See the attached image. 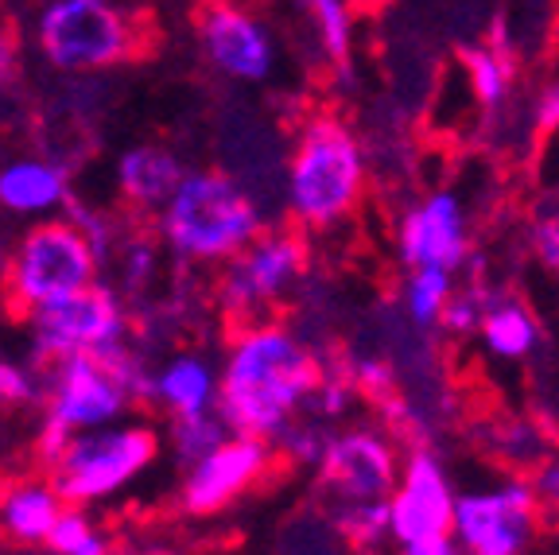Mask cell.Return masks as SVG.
Segmentation results:
<instances>
[{
	"label": "cell",
	"instance_id": "4316f807",
	"mask_svg": "<svg viewBox=\"0 0 559 555\" xmlns=\"http://www.w3.org/2000/svg\"><path fill=\"white\" fill-rule=\"evenodd\" d=\"M44 547L51 555H114L109 532H105L82 505H67V509H62V517L55 521Z\"/></svg>",
	"mask_w": 559,
	"mask_h": 555
},
{
	"label": "cell",
	"instance_id": "1f68e13d",
	"mask_svg": "<svg viewBox=\"0 0 559 555\" xmlns=\"http://www.w3.org/2000/svg\"><path fill=\"white\" fill-rule=\"evenodd\" d=\"M528 482H533V494L544 509V521H559V459H544L528 470Z\"/></svg>",
	"mask_w": 559,
	"mask_h": 555
},
{
	"label": "cell",
	"instance_id": "44dd1931",
	"mask_svg": "<svg viewBox=\"0 0 559 555\" xmlns=\"http://www.w3.org/2000/svg\"><path fill=\"white\" fill-rule=\"evenodd\" d=\"M272 555H358V552L334 529L323 501H314V505H299L296 512H288V521H280Z\"/></svg>",
	"mask_w": 559,
	"mask_h": 555
},
{
	"label": "cell",
	"instance_id": "7a4b0ae2",
	"mask_svg": "<svg viewBox=\"0 0 559 555\" xmlns=\"http://www.w3.org/2000/svg\"><path fill=\"white\" fill-rule=\"evenodd\" d=\"M369 191V156L354 125L311 114L296 129L284 164V210L299 234H334L358 214Z\"/></svg>",
	"mask_w": 559,
	"mask_h": 555
},
{
	"label": "cell",
	"instance_id": "f1b7e54d",
	"mask_svg": "<svg viewBox=\"0 0 559 555\" xmlns=\"http://www.w3.org/2000/svg\"><path fill=\"white\" fill-rule=\"evenodd\" d=\"M44 404V365L0 357V412H32Z\"/></svg>",
	"mask_w": 559,
	"mask_h": 555
},
{
	"label": "cell",
	"instance_id": "d590c367",
	"mask_svg": "<svg viewBox=\"0 0 559 555\" xmlns=\"http://www.w3.org/2000/svg\"><path fill=\"white\" fill-rule=\"evenodd\" d=\"M551 420H556V432H559V389H556V397H551Z\"/></svg>",
	"mask_w": 559,
	"mask_h": 555
},
{
	"label": "cell",
	"instance_id": "484cf974",
	"mask_svg": "<svg viewBox=\"0 0 559 555\" xmlns=\"http://www.w3.org/2000/svg\"><path fill=\"white\" fill-rule=\"evenodd\" d=\"M466 79H471V94L481 109H498L509 97V82H513V59L509 51L498 47H471L463 51Z\"/></svg>",
	"mask_w": 559,
	"mask_h": 555
},
{
	"label": "cell",
	"instance_id": "603a6c76",
	"mask_svg": "<svg viewBox=\"0 0 559 555\" xmlns=\"http://www.w3.org/2000/svg\"><path fill=\"white\" fill-rule=\"evenodd\" d=\"M296 4L311 20L331 67L349 74L354 70V12H349L346 0H296Z\"/></svg>",
	"mask_w": 559,
	"mask_h": 555
},
{
	"label": "cell",
	"instance_id": "2e32d148",
	"mask_svg": "<svg viewBox=\"0 0 559 555\" xmlns=\"http://www.w3.org/2000/svg\"><path fill=\"white\" fill-rule=\"evenodd\" d=\"M144 404L164 412L167 420L210 412L218 404V362L199 350H175L164 362L148 365Z\"/></svg>",
	"mask_w": 559,
	"mask_h": 555
},
{
	"label": "cell",
	"instance_id": "5b68a950",
	"mask_svg": "<svg viewBox=\"0 0 559 555\" xmlns=\"http://www.w3.org/2000/svg\"><path fill=\"white\" fill-rule=\"evenodd\" d=\"M102 264L105 257L97 241L70 210L27 222L4 252V269H0L4 307L24 319L35 307L94 284L102 276Z\"/></svg>",
	"mask_w": 559,
	"mask_h": 555
},
{
	"label": "cell",
	"instance_id": "52a82bcc",
	"mask_svg": "<svg viewBox=\"0 0 559 555\" xmlns=\"http://www.w3.org/2000/svg\"><path fill=\"white\" fill-rule=\"evenodd\" d=\"M164 451V435L148 420H117L94 432L70 435L55 459L44 467L67 505H97L129 489L136 477L156 467Z\"/></svg>",
	"mask_w": 559,
	"mask_h": 555
},
{
	"label": "cell",
	"instance_id": "d6a6232c",
	"mask_svg": "<svg viewBox=\"0 0 559 555\" xmlns=\"http://www.w3.org/2000/svg\"><path fill=\"white\" fill-rule=\"evenodd\" d=\"M533 121H536V129H540V132H556L559 129V79L548 82V86L536 94Z\"/></svg>",
	"mask_w": 559,
	"mask_h": 555
},
{
	"label": "cell",
	"instance_id": "7402d4cb",
	"mask_svg": "<svg viewBox=\"0 0 559 555\" xmlns=\"http://www.w3.org/2000/svg\"><path fill=\"white\" fill-rule=\"evenodd\" d=\"M486 451L493 462L509 467L513 474H528L536 462L548 459V432H544L536 420L524 416H501L493 420V427L486 432Z\"/></svg>",
	"mask_w": 559,
	"mask_h": 555
},
{
	"label": "cell",
	"instance_id": "e0dca14e",
	"mask_svg": "<svg viewBox=\"0 0 559 555\" xmlns=\"http://www.w3.org/2000/svg\"><path fill=\"white\" fill-rule=\"evenodd\" d=\"M62 509H67V497L44 470L0 477V540L4 544L44 547Z\"/></svg>",
	"mask_w": 559,
	"mask_h": 555
},
{
	"label": "cell",
	"instance_id": "ffe728a7",
	"mask_svg": "<svg viewBox=\"0 0 559 555\" xmlns=\"http://www.w3.org/2000/svg\"><path fill=\"white\" fill-rule=\"evenodd\" d=\"M478 339L493 362L521 365V362H533V357L540 354L544 327L521 295L506 292V287H493L486 299V311H481V322H478Z\"/></svg>",
	"mask_w": 559,
	"mask_h": 555
},
{
	"label": "cell",
	"instance_id": "9c48e42d",
	"mask_svg": "<svg viewBox=\"0 0 559 555\" xmlns=\"http://www.w3.org/2000/svg\"><path fill=\"white\" fill-rule=\"evenodd\" d=\"M27 346L35 365H51L74 354H109L132 342V315L121 292L102 280L62 295L55 304L24 315Z\"/></svg>",
	"mask_w": 559,
	"mask_h": 555
},
{
	"label": "cell",
	"instance_id": "7c38bea8",
	"mask_svg": "<svg viewBox=\"0 0 559 555\" xmlns=\"http://www.w3.org/2000/svg\"><path fill=\"white\" fill-rule=\"evenodd\" d=\"M276 447L257 435L229 432L206 454L187 462L179 477V509L187 517H218L276 474Z\"/></svg>",
	"mask_w": 559,
	"mask_h": 555
},
{
	"label": "cell",
	"instance_id": "3957f363",
	"mask_svg": "<svg viewBox=\"0 0 559 555\" xmlns=\"http://www.w3.org/2000/svg\"><path fill=\"white\" fill-rule=\"evenodd\" d=\"M264 229V210L226 167L183 172L179 187L156 210V234L175 261L218 269Z\"/></svg>",
	"mask_w": 559,
	"mask_h": 555
},
{
	"label": "cell",
	"instance_id": "8992f818",
	"mask_svg": "<svg viewBox=\"0 0 559 555\" xmlns=\"http://www.w3.org/2000/svg\"><path fill=\"white\" fill-rule=\"evenodd\" d=\"M164 44L152 9H114L109 0H55L39 16V51L59 70H109L148 62Z\"/></svg>",
	"mask_w": 559,
	"mask_h": 555
},
{
	"label": "cell",
	"instance_id": "d6986e66",
	"mask_svg": "<svg viewBox=\"0 0 559 555\" xmlns=\"http://www.w3.org/2000/svg\"><path fill=\"white\" fill-rule=\"evenodd\" d=\"M187 167L164 144H132L117 160V194L136 217H156Z\"/></svg>",
	"mask_w": 559,
	"mask_h": 555
},
{
	"label": "cell",
	"instance_id": "9a60e30c",
	"mask_svg": "<svg viewBox=\"0 0 559 555\" xmlns=\"http://www.w3.org/2000/svg\"><path fill=\"white\" fill-rule=\"evenodd\" d=\"M396 257L404 269L459 272L471 261V226L463 199L454 191H431L396 222Z\"/></svg>",
	"mask_w": 559,
	"mask_h": 555
},
{
	"label": "cell",
	"instance_id": "f546056e",
	"mask_svg": "<svg viewBox=\"0 0 559 555\" xmlns=\"http://www.w3.org/2000/svg\"><path fill=\"white\" fill-rule=\"evenodd\" d=\"M489 292H493L489 284H471V287L454 284L451 299H447L443 315H439V330L451 334V339H471V334H478V322H481V311H486Z\"/></svg>",
	"mask_w": 559,
	"mask_h": 555
},
{
	"label": "cell",
	"instance_id": "83f0119b",
	"mask_svg": "<svg viewBox=\"0 0 559 555\" xmlns=\"http://www.w3.org/2000/svg\"><path fill=\"white\" fill-rule=\"evenodd\" d=\"M229 435L226 420L218 412H194V416H179V420H167V447H171L175 462L187 467L194 462L199 454H206L214 442H222Z\"/></svg>",
	"mask_w": 559,
	"mask_h": 555
},
{
	"label": "cell",
	"instance_id": "e575fe53",
	"mask_svg": "<svg viewBox=\"0 0 559 555\" xmlns=\"http://www.w3.org/2000/svg\"><path fill=\"white\" fill-rule=\"evenodd\" d=\"M349 4V12H373V9H381V4H389V0H346Z\"/></svg>",
	"mask_w": 559,
	"mask_h": 555
},
{
	"label": "cell",
	"instance_id": "ba28073f",
	"mask_svg": "<svg viewBox=\"0 0 559 555\" xmlns=\"http://www.w3.org/2000/svg\"><path fill=\"white\" fill-rule=\"evenodd\" d=\"M218 304L229 327L269 319L304 287L311 245L296 226H264L241 252L218 264Z\"/></svg>",
	"mask_w": 559,
	"mask_h": 555
},
{
	"label": "cell",
	"instance_id": "d4e9b609",
	"mask_svg": "<svg viewBox=\"0 0 559 555\" xmlns=\"http://www.w3.org/2000/svg\"><path fill=\"white\" fill-rule=\"evenodd\" d=\"M331 512L334 529L346 536V544L358 555H373L389 547V512L384 501H346V505H323Z\"/></svg>",
	"mask_w": 559,
	"mask_h": 555
},
{
	"label": "cell",
	"instance_id": "4fadbf2b",
	"mask_svg": "<svg viewBox=\"0 0 559 555\" xmlns=\"http://www.w3.org/2000/svg\"><path fill=\"white\" fill-rule=\"evenodd\" d=\"M454 482L443 454L431 447H412L401 462L393 494L384 497L389 512V547L447 536L454 517Z\"/></svg>",
	"mask_w": 559,
	"mask_h": 555
},
{
	"label": "cell",
	"instance_id": "30bf717a",
	"mask_svg": "<svg viewBox=\"0 0 559 555\" xmlns=\"http://www.w3.org/2000/svg\"><path fill=\"white\" fill-rule=\"evenodd\" d=\"M544 529V509L528 474H501L486 486L454 494L451 536L463 555H533Z\"/></svg>",
	"mask_w": 559,
	"mask_h": 555
},
{
	"label": "cell",
	"instance_id": "cb8c5ba5",
	"mask_svg": "<svg viewBox=\"0 0 559 555\" xmlns=\"http://www.w3.org/2000/svg\"><path fill=\"white\" fill-rule=\"evenodd\" d=\"M454 292V272L443 269H408L401 287V307L404 319L416 330H436L439 315H443L447 299Z\"/></svg>",
	"mask_w": 559,
	"mask_h": 555
},
{
	"label": "cell",
	"instance_id": "ac0fdd59",
	"mask_svg": "<svg viewBox=\"0 0 559 555\" xmlns=\"http://www.w3.org/2000/svg\"><path fill=\"white\" fill-rule=\"evenodd\" d=\"M70 175L47 156H16L0 164V210L9 217L39 222L70 206Z\"/></svg>",
	"mask_w": 559,
	"mask_h": 555
},
{
	"label": "cell",
	"instance_id": "4dcf8cb0",
	"mask_svg": "<svg viewBox=\"0 0 559 555\" xmlns=\"http://www.w3.org/2000/svg\"><path fill=\"white\" fill-rule=\"evenodd\" d=\"M528 252L551 280H559V210L556 214H540L528 226Z\"/></svg>",
	"mask_w": 559,
	"mask_h": 555
},
{
	"label": "cell",
	"instance_id": "6da1fadb",
	"mask_svg": "<svg viewBox=\"0 0 559 555\" xmlns=\"http://www.w3.org/2000/svg\"><path fill=\"white\" fill-rule=\"evenodd\" d=\"M326 357L280 315L234 327L218 362V412L229 432L276 442L307 409Z\"/></svg>",
	"mask_w": 559,
	"mask_h": 555
},
{
	"label": "cell",
	"instance_id": "8d00e7d4",
	"mask_svg": "<svg viewBox=\"0 0 559 555\" xmlns=\"http://www.w3.org/2000/svg\"><path fill=\"white\" fill-rule=\"evenodd\" d=\"M0 477H4V474H0Z\"/></svg>",
	"mask_w": 559,
	"mask_h": 555
},
{
	"label": "cell",
	"instance_id": "277c9868",
	"mask_svg": "<svg viewBox=\"0 0 559 555\" xmlns=\"http://www.w3.org/2000/svg\"><path fill=\"white\" fill-rule=\"evenodd\" d=\"M148 365L152 362L136 346V339L109 350V354H74L44 365L39 432L70 439V435L124 420L132 409L144 404Z\"/></svg>",
	"mask_w": 559,
	"mask_h": 555
},
{
	"label": "cell",
	"instance_id": "8fae6325",
	"mask_svg": "<svg viewBox=\"0 0 559 555\" xmlns=\"http://www.w3.org/2000/svg\"><path fill=\"white\" fill-rule=\"evenodd\" d=\"M401 447L381 424H334L314 462L323 505L384 501L401 474Z\"/></svg>",
	"mask_w": 559,
	"mask_h": 555
},
{
	"label": "cell",
	"instance_id": "836d02e7",
	"mask_svg": "<svg viewBox=\"0 0 559 555\" xmlns=\"http://www.w3.org/2000/svg\"><path fill=\"white\" fill-rule=\"evenodd\" d=\"M393 555H463L459 540L447 532V536H431V540H416V544H401L393 547Z\"/></svg>",
	"mask_w": 559,
	"mask_h": 555
},
{
	"label": "cell",
	"instance_id": "5bb4252c",
	"mask_svg": "<svg viewBox=\"0 0 559 555\" xmlns=\"http://www.w3.org/2000/svg\"><path fill=\"white\" fill-rule=\"evenodd\" d=\"M191 24L210 67L234 82H269L276 70L272 32L234 0H194Z\"/></svg>",
	"mask_w": 559,
	"mask_h": 555
}]
</instances>
